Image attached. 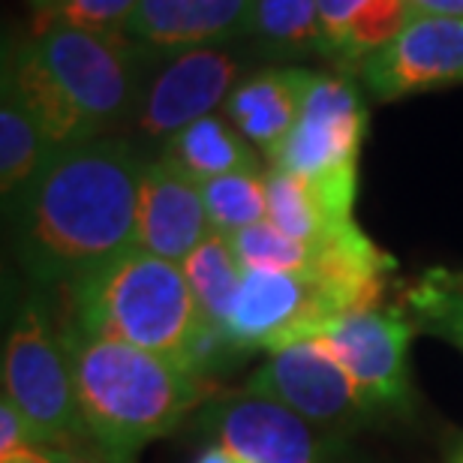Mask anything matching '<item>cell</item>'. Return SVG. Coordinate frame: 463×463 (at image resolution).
Here are the masks:
<instances>
[{"label":"cell","instance_id":"cell-8","mask_svg":"<svg viewBox=\"0 0 463 463\" xmlns=\"http://www.w3.org/2000/svg\"><path fill=\"white\" fill-rule=\"evenodd\" d=\"M244 392L289 406L337 437L364 428L379 415L319 340H298L274 349L271 358L247 379Z\"/></svg>","mask_w":463,"mask_h":463},{"label":"cell","instance_id":"cell-10","mask_svg":"<svg viewBox=\"0 0 463 463\" xmlns=\"http://www.w3.org/2000/svg\"><path fill=\"white\" fill-rule=\"evenodd\" d=\"M241 63L223 45L172 54L169 63L147 79L145 94L133 115L136 133L147 142L172 138L193 120L214 115L235 90Z\"/></svg>","mask_w":463,"mask_h":463},{"label":"cell","instance_id":"cell-17","mask_svg":"<svg viewBox=\"0 0 463 463\" xmlns=\"http://www.w3.org/2000/svg\"><path fill=\"white\" fill-rule=\"evenodd\" d=\"M187 283L193 289V298L199 304V313L205 326L217 335L229 337V322L235 313L241 283H244V265L238 262L232 241L226 235H211L193 250L181 262Z\"/></svg>","mask_w":463,"mask_h":463},{"label":"cell","instance_id":"cell-26","mask_svg":"<svg viewBox=\"0 0 463 463\" xmlns=\"http://www.w3.org/2000/svg\"><path fill=\"white\" fill-rule=\"evenodd\" d=\"M419 9V15H439V18H463V0H410Z\"/></svg>","mask_w":463,"mask_h":463},{"label":"cell","instance_id":"cell-2","mask_svg":"<svg viewBox=\"0 0 463 463\" xmlns=\"http://www.w3.org/2000/svg\"><path fill=\"white\" fill-rule=\"evenodd\" d=\"M147 58L151 52L129 33L43 24L31 40L6 45L4 70L52 147L63 151L133 120Z\"/></svg>","mask_w":463,"mask_h":463},{"label":"cell","instance_id":"cell-19","mask_svg":"<svg viewBox=\"0 0 463 463\" xmlns=\"http://www.w3.org/2000/svg\"><path fill=\"white\" fill-rule=\"evenodd\" d=\"M247 36L256 49L277 61L319 54L322 27L317 0H253Z\"/></svg>","mask_w":463,"mask_h":463},{"label":"cell","instance_id":"cell-4","mask_svg":"<svg viewBox=\"0 0 463 463\" xmlns=\"http://www.w3.org/2000/svg\"><path fill=\"white\" fill-rule=\"evenodd\" d=\"M70 326L156 352L187 370L208 331L184 268L138 247L70 286Z\"/></svg>","mask_w":463,"mask_h":463},{"label":"cell","instance_id":"cell-3","mask_svg":"<svg viewBox=\"0 0 463 463\" xmlns=\"http://www.w3.org/2000/svg\"><path fill=\"white\" fill-rule=\"evenodd\" d=\"M61 335L81 421L106 463H136L147 442L172 433L205 401V379L178 361L90 337L70 322Z\"/></svg>","mask_w":463,"mask_h":463},{"label":"cell","instance_id":"cell-23","mask_svg":"<svg viewBox=\"0 0 463 463\" xmlns=\"http://www.w3.org/2000/svg\"><path fill=\"white\" fill-rule=\"evenodd\" d=\"M138 4L142 0H58L52 9H45V24L127 33V24Z\"/></svg>","mask_w":463,"mask_h":463},{"label":"cell","instance_id":"cell-24","mask_svg":"<svg viewBox=\"0 0 463 463\" xmlns=\"http://www.w3.org/2000/svg\"><path fill=\"white\" fill-rule=\"evenodd\" d=\"M370 0H317L319 6V27H322V58L328 63L337 58L349 27L364 13Z\"/></svg>","mask_w":463,"mask_h":463},{"label":"cell","instance_id":"cell-20","mask_svg":"<svg viewBox=\"0 0 463 463\" xmlns=\"http://www.w3.org/2000/svg\"><path fill=\"white\" fill-rule=\"evenodd\" d=\"M403 301L415 328L463 352V271L430 268L406 289Z\"/></svg>","mask_w":463,"mask_h":463},{"label":"cell","instance_id":"cell-30","mask_svg":"<svg viewBox=\"0 0 463 463\" xmlns=\"http://www.w3.org/2000/svg\"><path fill=\"white\" fill-rule=\"evenodd\" d=\"M33 6H40V9H52L54 4H58V0H31Z\"/></svg>","mask_w":463,"mask_h":463},{"label":"cell","instance_id":"cell-6","mask_svg":"<svg viewBox=\"0 0 463 463\" xmlns=\"http://www.w3.org/2000/svg\"><path fill=\"white\" fill-rule=\"evenodd\" d=\"M364 136L367 106L349 76L313 72L301 115L280 151L271 156V165L304 178L331 217L352 223Z\"/></svg>","mask_w":463,"mask_h":463},{"label":"cell","instance_id":"cell-22","mask_svg":"<svg viewBox=\"0 0 463 463\" xmlns=\"http://www.w3.org/2000/svg\"><path fill=\"white\" fill-rule=\"evenodd\" d=\"M244 271H319L322 247L283 235L274 223H253L229 238Z\"/></svg>","mask_w":463,"mask_h":463},{"label":"cell","instance_id":"cell-15","mask_svg":"<svg viewBox=\"0 0 463 463\" xmlns=\"http://www.w3.org/2000/svg\"><path fill=\"white\" fill-rule=\"evenodd\" d=\"M58 154L40 127V120L27 109L22 90L4 70L0 76V193L4 208L13 211L18 199L31 190L40 172Z\"/></svg>","mask_w":463,"mask_h":463},{"label":"cell","instance_id":"cell-28","mask_svg":"<svg viewBox=\"0 0 463 463\" xmlns=\"http://www.w3.org/2000/svg\"><path fill=\"white\" fill-rule=\"evenodd\" d=\"M49 451L52 463H103L97 458H88V455H79V451H67V449H45Z\"/></svg>","mask_w":463,"mask_h":463},{"label":"cell","instance_id":"cell-18","mask_svg":"<svg viewBox=\"0 0 463 463\" xmlns=\"http://www.w3.org/2000/svg\"><path fill=\"white\" fill-rule=\"evenodd\" d=\"M265 193H268V223H274L283 235H289L295 241L322 247L355 229V220L352 223H340V220L331 217L328 208L317 196V190L292 172L274 169L271 165L265 172Z\"/></svg>","mask_w":463,"mask_h":463},{"label":"cell","instance_id":"cell-12","mask_svg":"<svg viewBox=\"0 0 463 463\" xmlns=\"http://www.w3.org/2000/svg\"><path fill=\"white\" fill-rule=\"evenodd\" d=\"M211 232L202 184L154 156L138 193L136 247L181 265Z\"/></svg>","mask_w":463,"mask_h":463},{"label":"cell","instance_id":"cell-5","mask_svg":"<svg viewBox=\"0 0 463 463\" xmlns=\"http://www.w3.org/2000/svg\"><path fill=\"white\" fill-rule=\"evenodd\" d=\"M4 397L22 410L36 446L103 460L81 421L63 335L54 331L49 310L36 295L22 298L9 326L4 344Z\"/></svg>","mask_w":463,"mask_h":463},{"label":"cell","instance_id":"cell-13","mask_svg":"<svg viewBox=\"0 0 463 463\" xmlns=\"http://www.w3.org/2000/svg\"><path fill=\"white\" fill-rule=\"evenodd\" d=\"M250 13L253 0H142L127 33L151 54L172 58L247 36Z\"/></svg>","mask_w":463,"mask_h":463},{"label":"cell","instance_id":"cell-16","mask_svg":"<svg viewBox=\"0 0 463 463\" xmlns=\"http://www.w3.org/2000/svg\"><path fill=\"white\" fill-rule=\"evenodd\" d=\"M160 156L199 184L223 178L232 172H262L253 145L238 133L232 120L220 115H205L178 129L163 142Z\"/></svg>","mask_w":463,"mask_h":463},{"label":"cell","instance_id":"cell-14","mask_svg":"<svg viewBox=\"0 0 463 463\" xmlns=\"http://www.w3.org/2000/svg\"><path fill=\"white\" fill-rule=\"evenodd\" d=\"M310 81L313 72L301 67H274L256 72V76L238 81L229 94L223 103L226 118L250 145H256L271 160L301 115Z\"/></svg>","mask_w":463,"mask_h":463},{"label":"cell","instance_id":"cell-7","mask_svg":"<svg viewBox=\"0 0 463 463\" xmlns=\"http://www.w3.org/2000/svg\"><path fill=\"white\" fill-rule=\"evenodd\" d=\"M199 428L214 446L244 463H340L344 437L331 433L289 406L268 397L235 392L199 406Z\"/></svg>","mask_w":463,"mask_h":463},{"label":"cell","instance_id":"cell-1","mask_svg":"<svg viewBox=\"0 0 463 463\" xmlns=\"http://www.w3.org/2000/svg\"><path fill=\"white\" fill-rule=\"evenodd\" d=\"M147 163L142 147L118 136L54 154L6 211L24 274L36 286H72L133 250Z\"/></svg>","mask_w":463,"mask_h":463},{"label":"cell","instance_id":"cell-29","mask_svg":"<svg viewBox=\"0 0 463 463\" xmlns=\"http://www.w3.org/2000/svg\"><path fill=\"white\" fill-rule=\"evenodd\" d=\"M196 463H244V460H238L235 455H232V451L220 449V446H208V449L199 455Z\"/></svg>","mask_w":463,"mask_h":463},{"label":"cell","instance_id":"cell-27","mask_svg":"<svg viewBox=\"0 0 463 463\" xmlns=\"http://www.w3.org/2000/svg\"><path fill=\"white\" fill-rule=\"evenodd\" d=\"M0 463H52V458L43 446H33V449L18 451V455H13V458H4Z\"/></svg>","mask_w":463,"mask_h":463},{"label":"cell","instance_id":"cell-21","mask_svg":"<svg viewBox=\"0 0 463 463\" xmlns=\"http://www.w3.org/2000/svg\"><path fill=\"white\" fill-rule=\"evenodd\" d=\"M202 199L217 235L232 238L235 232L268 220L265 172H232L202 184Z\"/></svg>","mask_w":463,"mask_h":463},{"label":"cell","instance_id":"cell-11","mask_svg":"<svg viewBox=\"0 0 463 463\" xmlns=\"http://www.w3.org/2000/svg\"><path fill=\"white\" fill-rule=\"evenodd\" d=\"M364 88L383 103L463 85V18L421 15L361 67Z\"/></svg>","mask_w":463,"mask_h":463},{"label":"cell","instance_id":"cell-25","mask_svg":"<svg viewBox=\"0 0 463 463\" xmlns=\"http://www.w3.org/2000/svg\"><path fill=\"white\" fill-rule=\"evenodd\" d=\"M33 446L36 442L31 437V428H27L22 410H18L9 397H4V401H0V460L13 458L18 451L33 449Z\"/></svg>","mask_w":463,"mask_h":463},{"label":"cell","instance_id":"cell-9","mask_svg":"<svg viewBox=\"0 0 463 463\" xmlns=\"http://www.w3.org/2000/svg\"><path fill=\"white\" fill-rule=\"evenodd\" d=\"M415 331L410 313L367 307L326 322L310 340H319L340 361L376 412H397L406 410L412 397L410 344Z\"/></svg>","mask_w":463,"mask_h":463}]
</instances>
